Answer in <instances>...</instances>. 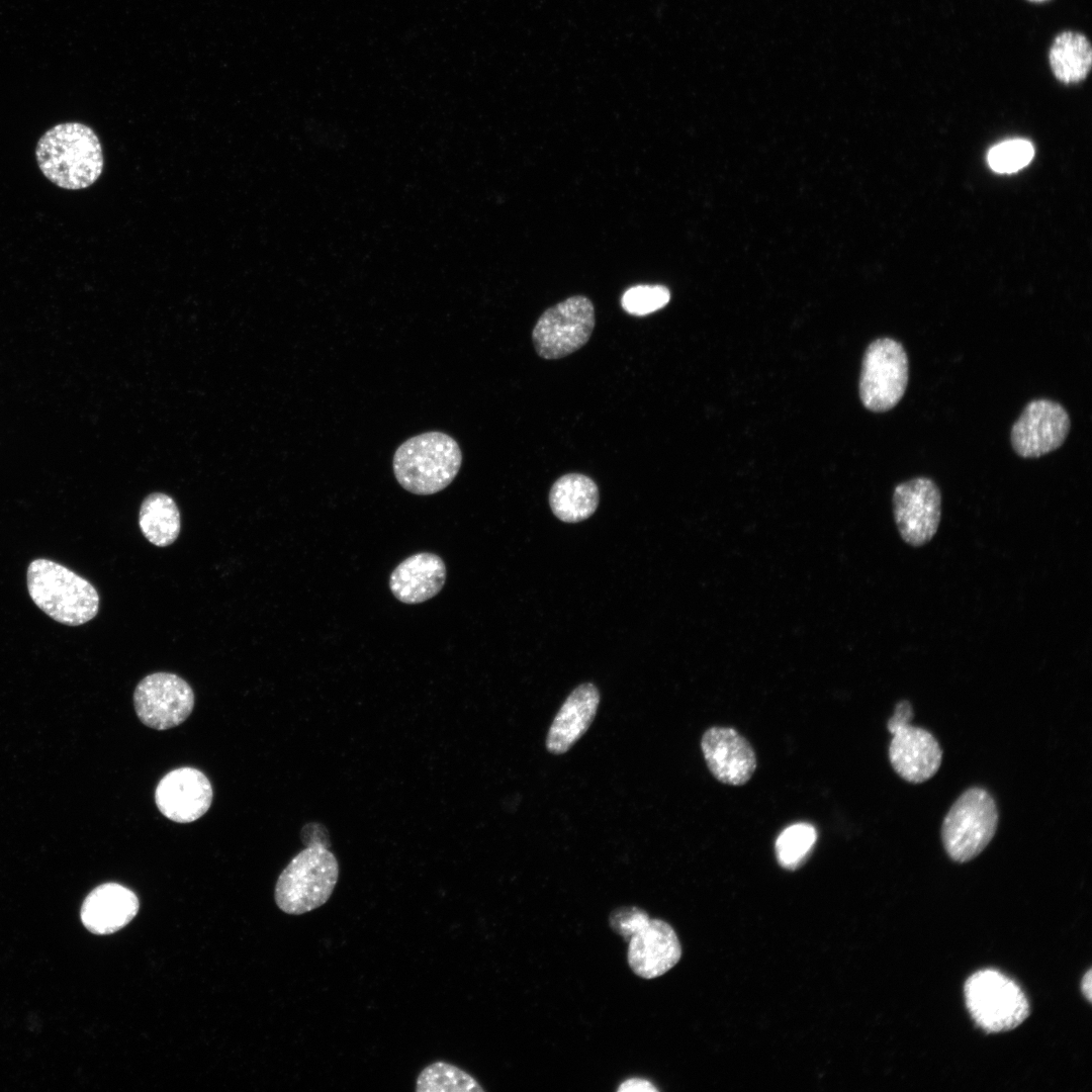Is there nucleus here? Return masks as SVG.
Here are the masks:
<instances>
[{"instance_id":"nucleus-20","label":"nucleus","mask_w":1092,"mask_h":1092,"mask_svg":"<svg viewBox=\"0 0 1092 1092\" xmlns=\"http://www.w3.org/2000/svg\"><path fill=\"white\" fill-rule=\"evenodd\" d=\"M139 525L146 539L158 547L175 542L181 528L180 513L174 499L166 493L154 492L143 500Z\"/></svg>"},{"instance_id":"nucleus-21","label":"nucleus","mask_w":1092,"mask_h":1092,"mask_svg":"<svg viewBox=\"0 0 1092 1092\" xmlns=\"http://www.w3.org/2000/svg\"><path fill=\"white\" fill-rule=\"evenodd\" d=\"M1049 59L1052 71L1059 81L1066 84L1077 83L1084 80L1091 69V44L1085 35L1065 31L1055 38Z\"/></svg>"},{"instance_id":"nucleus-7","label":"nucleus","mask_w":1092,"mask_h":1092,"mask_svg":"<svg viewBox=\"0 0 1092 1092\" xmlns=\"http://www.w3.org/2000/svg\"><path fill=\"white\" fill-rule=\"evenodd\" d=\"M964 992L971 1016L986 1032L1009 1031L1029 1015L1028 1001L1020 987L998 971L975 973L967 980Z\"/></svg>"},{"instance_id":"nucleus-5","label":"nucleus","mask_w":1092,"mask_h":1092,"mask_svg":"<svg viewBox=\"0 0 1092 1092\" xmlns=\"http://www.w3.org/2000/svg\"><path fill=\"white\" fill-rule=\"evenodd\" d=\"M611 929L628 942L627 960L634 974L654 979L673 968L681 957V946L673 928L665 921L650 918L637 906H622L609 916Z\"/></svg>"},{"instance_id":"nucleus-14","label":"nucleus","mask_w":1092,"mask_h":1092,"mask_svg":"<svg viewBox=\"0 0 1092 1092\" xmlns=\"http://www.w3.org/2000/svg\"><path fill=\"white\" fill-rule=\"evenodd\" d=\"M212 787L197 768L183 766L166 774L158 783L155 802L159 811L177 823L202 817L212 802Z\"/></svg>"},{"instance_id":"nucleus-3","label":"nucleus","mask_w":1092,"mask_h":1092,"mask_svg":"<svg viewBox=\"0 0 1092 1092\" xmlns=\"http://www.w3.org/2000/svg\"><path fill=\"white\" fill-rule=\"evenodd\" d=\"M26 582L32 602L61 624L79 626L98 613L99 595L92 583L55 561L32 560Z\"/></svg>"},{"instance_id":"nucleus-1","label":"nucleus","mask_w":1092,"mask_h":1092,"mask_svg":"<svg viewBox=\"0 0 1092 1092\" xmlns=\"http://www.w3.org/2000/svg\"><path fill=\"white\" fill-rule=\"evenodd\" d=\"M301 835L306 846L281 872L274 892L278 908L291 915L304 914L324 905L339 879V863L330 850L326 827L308 823Z\"/></svg>"},{"instance_id":"nucleus-18","label":"nucleus","mask_w":1092,"mask_h":1092,"mask_svg":"<svg viewBox=\"0 0 1092 1092\" xmlns=\"http://www.w3.org/2000/svg\"><path fill=\"white\" fill-rule=\"evenodd\" d=\"M600 703V694L593 684L574 689L556 714L546 739L548 751L566 752L587 730Z\"/></svg>"},{"instance_id":"nucleus-16","label":"nucleus","mask_w":1092,"mask_h":1092,"mask_svg":"<svg viewBox=\"0 0 1092 1092\" xmlns=\"http://www.w3.org/2000/svg\"><path fill=\"white\" fill-rule=\"evenodd\" d=\"M138 911L139 899L131 890L117 883H105L85 898L81 921L90 932L107 935L126 926Z\"/></svg>"},{"instance_id":"nucleus-15","label":"nucleus","mask_w":1092,"mask_h":1092,"mask_svg":"<svg viewBox=\"0 0 1092 1092\" xmlns=\"http://www.w3.org/2000/svg\"><path fill=\"white\" fill-rule=\"evenodd\" d=\"M701 748L709 770L723 784L744 785L756 768L753 748L746 738L733 728H709L703 734Z\"/></svg>"},{"instance_id":"nucleus-23","label":"nucleus","mask_w":1092,"mask_h":1092,"mask_svg":"<svg viewBox=\"0 0 1092 1092\" xmlns=\"http://www.w3.org/2000/svg\"><path fill=\"white\" fill-rule=\"evenodd\" d=\"M817 839L815 827L795 823L785 828L776 840L778 862L787 870H796L807 859Z\"/></svg>"},{"instance_id":"nucleus-25","label":"nucleus","mask_w":1092,"mask_h":1092,"mask_svg":"<svg viewBox=\"0 0 1092 1092\" xmlns=\"http://www.w3.org/2000/svg\"><path fill=\"white\" fill-rule=\"evenodd\" d=\"M670 292L663 285H636L627 289L621 299L625 311L634 315H646L665 306Z\"/></svg>"},{"instance_id":"nucleus-24","label":"nucleus","mask_w":1092,"mask_h":1092,"mask_svg":"<svg viewBox=\"0 0 1092 1092\" xmlns=\"http://www.w3.org/2000/svg\"><path fill=\"white\" fill-rule=\"evenodd\" d=\"M1034 149L1026 140H1009L994 146L987 155L990 168L998 173H1013L1032 160Z\"/></svg>"},{"instance_id":"nucleus-6","label":"nucleus","mask_w":1092,"mask_h":1092,"mask_svg":"<svg viewBox=\"0 0 1092 1092\" xmlns=\"http://www.w3.org/2000/svg\"><path fill=\"white\" fill-rule=\"evenodd\" d=\"M998 811L991 794L980 787L966 790L951 805L941 825V841L948 856L967 862L993 839Z\"/></svg>"},{"instance_id":"nucleus-9","label":"nucleus","mask_w":1092,"mask_h":1092,"mask_svg":"<svg viewBox=\"0 0 1092 1092\" xmlns=\"http://www.w3.org/2000/svg\"><path fill=\"white\" fill-rule=\"evenodd\" d=\"M912 717L913 708L909 701L902 700L896 704L894 714L887 723L888 731L893 735L889 759L900 778L920 784L937 772L942 749L929 731L910 724Z\"/></svg>"},{"instance_id":"nucleus-26","label":"nucleus","mask_w":1092,"mask_h":1092,"mask_svg":"<svg viewBox=\"0 0 1092 1092\" xmlns=\"http://www.w3.org/2000/svg\"><path fill=\"white\" fill-rule=\"evenodd\" d=\"M618 1091L619 1092H632V1091H638V1092H641V1091L650 1092V1091H652V1092H656V1091H658V1089L656 1087H654L651 1082H649V1081H647L645 1079L630 1078V1079H627V1080H625L624 1082H622L620 1084V1086L618 1088Z\"/></svg>"},{"instance_id":"nucleus-2","label":"nucleus","mask_w":1092,"mask_h":1092,"mask_svg":"<svg viewBox=\"0 0 1092 1092\" xmlns=\"http://www.w3.org/2000/svg\"><path fill=\"white\" fill-rule=\"evenodd\" d=\"M35 158L41 173L68 190L94 184L103 171V153L94 130L80 122H65L48 129L38 140Z\"/></svg>"},{"instance_id":"nucleus-27","label":"nucleus","mask_w":1092,"mask_h":1092,"mask_svg":"<svg viewBox=\"0 0 1092 1092\" xmlns=\"http://www.w3.org/2000/svg\"><path fill=\"white\" fill-rule=\"evenodd\" d=\"M1082 991L1089 1002L1092 1000V972L1089 970L1082 980Z\"/></svg>"},{"instance_id":"nucleus-13","label":"nucleus","mask_w":1092,"mask_h":1092,"mask_svg":"<svg viewBox=\"0 0 1092 1092\" xmlns=\"http://www.w3.org/2000/svg\"><path fill=\"white\" fill-rule=\"evenodd\" d=\"M1065 407L1046 398L1033 399L1011 428L1013 450L1023 458H1037L1063 445L1070 431Z\"/></svg>"},{"instance_id":"nucleus-28","label":"nucleus","mask_w":1092,"mask_h":1092,"mask_svg":"<svg viewBox=\"0 0 1092 1092\" xmlns=\"http://www.w3.org/2000/svg\"><path fill=\"white\" fill-rule=\"evenodd\" d=\"M1031 1H1036V2H1038V1H1045V0H1031Z\"/></svg>"},{"instance_id":"nucleus-4","label":"nucleus","mask_w":1092,"mask_h":1092,"mask_svg":"<svg viewBox=\"0 0 1092 1092\" xmlns=\"http://www.w3.org/2000/svg\"><path fill=\"white\" fill-rule=\"evenodd\" d=\"M461 463L458 443L445 433L432 431L403 442L393 455L392 467L396 480L404 489L428 495L447 487L456 477Z\"/></svg>"},{"instance_id":"nucleus-12","label":"nucleus","mask_w":1092,"mask_h":1092,"mask_svg":"<svg viewBox=\"0 0 1092 1092\" xmlns=\"http://www.w3.org/2000/svg\"><path fill=\"white\" fill-rule=\"evenodd\" d=\"M892 504L897 530L906 544L921 547L934 537L941 519V493L931 478L918 476L897 484Z\"/></svg>"},{"instance_id":"nucleus-10","label":"nucleus","mask_w":1092,"mask_h":1092,"mask_svg":"<svg viewBox=\"0 0 1092 1092\" xmlns=\"http://www.w3.org/2000/svg\"><path fill=\"white\" fill-rule=\"evenodd\" d=\"M908 357L898 341L881 338L867 348L859 377V396L864 407L881 413L893 408L908 384Z\"/></svg>"},{"instance_id":"nucleus-19","label":"nucleus","mask_w":1092,"mask_h":1092,"mask_svg":"<svg viewBox=\"0 0 1092 1092\" xmlns=\"http://www.w3.org/2000/svg\"><path fill=\"white\" fill-rule=\"evenodd\" d=\"M599 498L597 483L581 473L562 475L549 491L553 514L565 523H578L589 518L598 508Z\"/></svg>"},{"instance_id":"nucleus-22","label":"nucleus","mask_w":1092,"mask_h":1092,"mask_svg":"<svg viewBox=\"0 0 1092 1092\" xmlns=\"http://www.w3.org/2000/svg\"><path fill=\"white\" fill-rule=\"evenodd\" d=\"M417 1092H481L484 1089L468 1073L438 1061L424 1068L416 1082Z\"/></svg>"},{"instance_id":"nucleus-8","label":"nucleus","mask_w":1092,"mask_h":1092,"mask_svg":"<svg viewBox=\"0 0 1092 1092\" xmlns=\"http://www.w3.org/2000/svg\"><path fill=\"white\" fill-rule=\"evenodd\" d=\"M596 324L589 298L574 295L546 309L532 331L536 353L555 360L572 354L589 340Z\"/></svg>"},{"instance_id":"nucleus-17","label":"nucleus","mask_w":1092,"mask_h":1092,"mask_svg":"<svg viewBox=\"0 0 1092 1092\" xmlns=\"http://www.w3.org/2000/svg\"><path fill=\"white\" fill-rule=\"evenodd\" d=\"M446 580L443 559L431 552H419L402 560L391 572L389 588L404 604H420L440 593Z\"/></svg>"},{"instance_id":"nucleus-11","label":"nucleus","mask_w":1092,"mask_h":1092,"mask_svg":"<svg viewBox=\"0 0 1092 1092\" xmlns=\"http://www.w3.org/2000/svg\"><path fill=\"white\" fill-rule=\"evenodd\" d=\"M190 685L171 672H154L135 687L133 706L140 721L155 730H167L182 724L194 708Z\"/></svg>"}]
</instances>
